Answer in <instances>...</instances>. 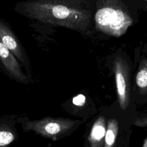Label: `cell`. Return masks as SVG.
I'll list each match as a JSON object with an SVG mask.
<instances>
[{
    "instance_id": "6da1fadb",
    "label": "cell",
    "mask_w": 147,
    "mask_h": 147,
    "mask_svg": "<svg viewBox=\"0 0 147 147\" xmlns=\"http://www.w3.org/2000/svg\"><path fill=\"white\" fill-rule=\"evenodd\" d=\"M78 124V121L71 119L47 118L28 121L26 126L28 130H32L45 137L55 139L67 133Z\"/></svg>"
},
{
    "instance_id": "7a4b0ae2",
    "label": "cell",
    "mask_w": 147,
    "mask_h": 147,
    "mask_svg": "<svg viewBox=\"0 0 147 147\" xmlns=\"http://www.w3.org/2000/svg\"><path fill=\"white\" fill-rule=\"evenodd\" d=\"M95 21L100 28L115 33H122L126 28L127 19L125 14L110 7L100 8L95 14Z\"/></svg>"
},
{
    "instance_id": "3957f363",
    "label": "cell",
    "mask_w": 147,
    "mask_h": 147,
    "mask_svg": "<svg viewBox=\"0 0 147 147\" xmlns=\"http://www.w3.org/2000/svg\"><path fill=\"white\" fill-rule=\"evenodd\" d=\"M0 60L6 70L17 80L25 82L27 79L22 73L20 65L14 55L0 40Z\"/></svg>"
},
{
    "instance_id": "277c9868",
    "label": "cell",
    "mask_w": 147,
    "mask_h": 147,
    "mask_svg": "<svg viewBox=\"0 0 147 147\" xmlns=\"http://www.w3.org/2000/svg\"><path fill=\"white\" fill-rule=\"evenodd\" d=\"M0 40L2 44L22 63L24 57L18 41L10 29L3 22L0 21Z\"/></svg>"
},
{
    "instance_id": "5b68a950",
    "label": "cell",
    "mask_w": 147,
    "mask_h": 147,
    "mask_svg": "<svg viewBox=\"0 0 147 147\" xmlns=\"http://www.w3.org/2000/svg\"><path fill=\"white\" fill-rule=\"evenodd\" d=\"M121 67L117 64L115 67V81L118 99L120 107L125 110L129 103L128 82L126 74H124Z\"/></svg>"
},
{
    "instance_id": "8992f818",
    "label": "cell",
    "mask_w": 147,
    "mask_h": 147,
    "mask_svg": "<svg viewBox=\"0 0 147 147\" xmlns=\"http://www.w3.org/2000/svg\"><path fill=\"white\" fill-rule=\"evenodd\" d=\"M106 130V119L104 117H99L94 123L88 138L90 147H102Z\"/></svg>"
},
{
    "instance_id": "52a82bcc",
    "label": "cell",
    "mask_w": 147,
    "mask_h": 147,
    "mask_svg": "<svg viewBox=\"0 0 147 147\" xmlns=\"http://www.w3.org/2000/svg\"><path fill=\"white\" fill-rule=\"evenodd\" d=\"M118 131V123L115 119L109 120L104 138L103 147H113Z\"/></svg>"
},
{
    "instance_id": "ba28073f",
    "label": "cell",
    "mask_w": 147,
    "mask_h": 147,
    "mask_svg": "<svg viewBox=\"0 0 147 147\" xmlns=\"http://www.w3.org/2000/svg\"><path fill=\"white\" fill-rule=\"evenodd\" d=\"M14 138V130L4 124L0 125V147L7 146Z\"/></svg>"
},
{
    "instance_id": "9c48e42d",
    "label": "cell",
    "mask_w": 147,
    "mask_h": 147,
    "mask_svg": "<svg viewBox=\"0 0 147 147\" xmlns=\"http://www.w3.org/2000/svg\"><path fill=\"white\" fill-rule=\"evenodd\" d=\"M136 84L138 88L144 91H147V63L144 64L138 71L136 78Z\"/></svg>"
},
{
    "instance_id": "30bf717a",
    "label": "cell",
    "mask_w": 147,
    "mask_h": 147,
    "mask_svg": "<svg viewBox=\"0 0 147 147\" xmlns=\"http://www.w3.org/2000/svg\"><path fill=\"white\" fill-rule=\"evenodd\" d=\"M85 100H86L85 96L82 94H79L78 96L74 98L73 103L75 105L80 106H82V105H84V103L85 102Z\"/></svg>"
},
{
    "instance_id": "8fae6325",
    "label": "cell",
    "mask_w": 147,
    "mask_h": 147,
    "mask_svg": "<svg viewBox=\"0 0 147 147\" xmlns=\"http://www.w3.org/2000/svg\"><path fill=\"white\" fill-rule=\"evenodd\" d=\"M136 126L147 127V117L138 119L134 123Z\"/></svg>"
},
{
    "instance_id": "7c38bea8",
    "label": "cell",
    "mask_w": 147,
    "mask_h": 147,
    "mask_svg": "<svg viewBox=\"0 0 147 147\" xmlns=\"http://www.w3.org/2000/svg\"><path fill=\"white\" fill-rule=\"evenodd\" d=\"M143 147H147V137H146V138L145 139V140L144 141V144Z\"/></svg>"
}]
</instances>
